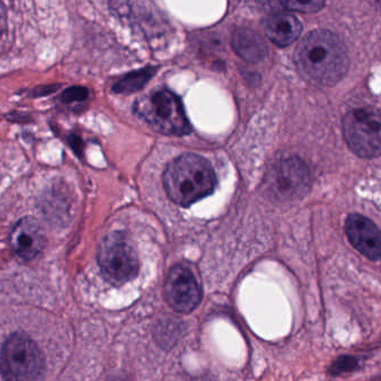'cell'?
Returning <instances> with one entry per match:
<instances>
[{"instance_id": "obj_9", "label": "cell", "mask_w": 381, "mask_h": 381, "mask_svg": "<svg viewBox=\"0 0 381 381\" xmlns=\"http://www.w3.org/2000/svg\"><path fill=\"white\" fill-rule=\"evenodd\" d=\"M346 236L355 248L366 257L378 261L381 256V236L378 227L359 214H351L346 218Z\"/></svg>"}, {"instance_id": "obj_13", "label": "cell", "mask_w": 381, "mask_h": 381, "mask_svg": "<svg viewBox=\"0 0 381 381\" xmlns=\"http://www.w3.org/2000/svg\"><path fill=\"white\" fill-rule=\"evenodd\" d=\"M153 75V70L151 68L128 74L113 86V91L117 93H133V92L138 91L147 84L148 81L151 79Z\"/></svg>"}, {"instance_id": "obj_1", "label": "cell", "mask_w": 381, "mask_h": 381, "mask_svg": "<svg viewBox=\"0 0 381 381\" xmlns=\"http://www.w3.org/2000/svg\"><path fill=\"white\" fill-rule=\"evenodd\" d=\"M294 59L300 74L315 86L335 84L349 65L342 41L326 30H313L305 36L296 48Z\"/></svg>"}, {"instance_id": "obj_7", "label": "cell", "mask_w": 381, "mask_h": 381, "mask_svg": "<svg viewBox=\"0 0 381 381\" xmlns=\"http://www.w3.org/2000/svg\"><path fill=\"white\" fill-rule=\"evenodd\" d=\"M265 185L274 199L293 202L308 193L310 173L301 159L290 157L273 164L265 177Z\"/></svg>"}, {"instance_id": "obj_8", "label": "cell", "mask_w": 381, "mask_h": 381, "mask_svg": "<svg viewBox=\"0 0 381 381\" xmlns=\"http://www.w3.org/2000/svg\"><path fill=\"white\" fill-rule=\"evenodd\" d=\"M168 303L182 313L194 311L202 302V288L194 273L185 265H176L168 274L164 284Z\"/></svg>"}, {"instance_id": "obj_11", "label": "cell", "mask_w": 381, "mask_h": 381, "mask_svg": "<svg viewBox=\"0 0 381 381\" xmlns=\"http://www.w3.org/2000/svg\"><path fill=\"white\" fill-rule=\"evenodd\" d=\"M264 30L273 43L279 46H288L297 39L302 30V25L294 16L276 14L264 21Z\"/></svg>"}, {"instance_id": "obj_5", "label": "cell", "mask_w": 381, "mask_h": 381, "mask_svg": "<svg viewBox=\"0 0 381 381\" xmlns=\"http://www.w3.org/2000/svg\"><path fill=\"white\" fill-rule=\"evenodd\" d=\"M97 260L102 275L111 284L122 285L138 275V255L129 238L122 233H112L103 238Z\"/></svg>"}, {"instance_id": "obj_3", "label": "cell", "mask_w": 381, "mask_h": 381, "mask_svg": "<svg viewBox=\"0 0 381 381\" xmlns=\"http://www.w3.org/2000/svg\"><path fill=\"white\" fill-rule=\"evenodd\" d=\"M135 115L157 133L184 135L190 133L182 101L166 88L156 90L141 97L135 104Z\"/></svg>"}, {"instance_id": "obj_12", "label": "cell", "mask_w": 381, "mask_h": 381, "mask_svg": "<svg viewBox=\"0 0 381 381\" xmlns=\"http://www.w3.org/2000/svg\"><path fill=\"white\" fill-rule=\"evenodd\" d=\"M233 46L236 53L249 62L264 59L267 47L261 36L248 28L236 30L233 37Z\"/></svg>"}, {"instance_id": "obj_4", "label": "cell", "mask_w": 381, "mask_h": 381, "mask_svg": "<svg viewBox=\"0 0 381 381\" xmlns=\"http://www.w3.org/2000/svg\"><path fill=\"white\" fill-rule=\"evenodd\" d=\"M0 373L5 381H43L44 355L30 337L15 333L3 343Z\"/></svg>"}, {"instance_id": "obj_10", "label": "cell", "mask_w": 381, "mask_h": 381, "mask_svg": "<svg viewBox=\"0 0 381 381\" xmlns=\"http://www.w3.org/2000/svg\"><path fill=\"white\" fill-rule=\"evenodd\" d=\"M44 231L37 220L25 217L16 224L10 233V246L18 257L30 261L44 248Z\"/></svg>"}, {"instance_id": "obj_17", "label": "cell", "mask_w": 381, "mask_h": 381, "mask_svg": "<svg viewBox=\"0 0 381 381\" xmlns=\"http://www.w3.org/2000/svg\"><path fill=\"white\" fill-rule=\"evenodd\" d=\"M5 30H6V12L3 5L0 3V37L3 36Z\"/></svg>"}, {"instance_id": "obj_16", "label": "cell", "mask_w": 381, "mask_h": 381, "mask_svg": "<svg viewBox=\"0 0 381 381\" xmlns=\"http://www.w3.org/2000/svg\"><path fill=\"white\" fill-rule=\"evenodd\" d=\"M88 97V91L86 88L74 86L63 92L62 101L64 103L79 102V101L86 100Z\"/></svg>"}, {"instance_id": "obj_2", "label": "cell", "mask_w": 381, "mask_h": 381, "mask_svg": "<svg viewBox=\"0 0 381 381\" xmlns=\"http://www.w3.org/2000/svg\"><path fill=\"white\" fill-rule=\"evenodd\" d=\"M164 185L173 202L188 207L214 191L216 177L206 159L187 153L168 164Z\"/></svg>"}, {"instance_id": "obj_14", "label": "cell", "mask_w": 381, "mask_h": 381, "mask_svg": "<svg viewBox=\"0 0 381 381\" xmlns=\"http://www.w3.org/2000/svg\"><path fill=\"white\" fill-rule=\"evenodd\" d=\"M358 359L352 355H343L335 360L330 368L331 375H341V373H350L358 368Z\"/></svg>"}, {"instance_id": "obj_15", "label": "cell", "mask_w": 381, "mask_h": 381, "mask_svg": "<svg viewBox=\"0 0 381 381\" xmlns=\"http://www.w3.org/2000/svg\"><path fill=\"white\" fill-rule=\"evenodd\" d=\"M282 6L286 7L292 10H297V12H312L320 10L321 7L324 6L323 1H288V3H281Z\"/></svg>"}, {"instance_id": "obj_6", "label": "cell", "mask_w": 381, "mask_h": 381, "mask_svg": "<svg viewBox=\"0 0 381 381\" xmlns=\"http://www.w3.org/2000/svg\"><path fill=\"white\" fill-rule=\"evenodd\" d=\"M344 138L350 149L362 158L378 157L381 150L380 113L375 108L350 111L343 120Z\"/></svg>"}]
</instances>
